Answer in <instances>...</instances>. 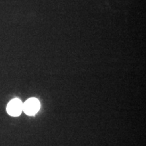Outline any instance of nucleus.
<instances>
[{"instance_id":"nucleus-1","label":"nucleus","mask_w":146,"mask_h":146,"mask_svg":"<svg viewBox=\"0 0 146 146\" xmlns=\"http://www.w3.org/2000/svg\"><path fill=\"white\" fill-rule=\"evenodd\" d=\"M40 108V102L36 98H32L27 100L23 104V110L29 116H33L37 113Z\"/></svg>"},{"instance_id":"nucleus-2","label":"nucleus","mask_w":146,"mask_h":146,"mask_svg":"<svg viewBox=\"0 0 146 146\" xmlns=\"http://www.w3.org/2000/svg\"><path fill=\"white\" fill-rule=\"evenodd\" d=\"M23 103L17 98L11 100L7 106V112L10 116H18L23 111Z\"/></svg>"}]
</instances>
